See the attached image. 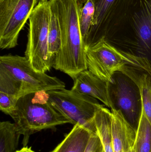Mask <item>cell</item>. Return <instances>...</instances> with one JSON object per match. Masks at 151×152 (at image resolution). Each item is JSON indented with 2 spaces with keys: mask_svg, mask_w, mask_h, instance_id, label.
I'll use <instances>...</instances> for the list:
<instances>
[{
  "mask_svg": "<svg viewBox=\"0 0 151 152\" xmlns=\"http://www.w3.org/2000/svg\"><path fill=\"white\" fill-rule=\"evenodd\" d=\"M82 1L83 6L80 14L79 25L82 42L86 49L94 19L95 8L92 0H82Z\"/></svg>",
  "mask_w": 151,
  "mask_h": 152,
  "instance_id": "18",
  "label": "cell"
},
{
  "mask_svg": "<svg viewBox=\"0 0 151 152\" xmlns=\"http://www.w3.org/2000/svg\"><path fill=\"white\" fill-rule=\"evenodd\" d=\"M49 1V0H40V1Z\"/></svg>",
  "mask_w": 151,
  "mask_h": 152,
  "instance_id": "24",
  "label": "cell"
},
{
  "mask_svg": "<svg viewBox=\"0 0 151 152\" xmlns=\"http://www.w3.org/2000/svg\"><path fill=\"white\" fill-rule=\"evenodd\" d=\"M38 0H0V48H15Z\"/></svg>",
  "mask_w": 151,
  "mask_h": 152,
  "instance_id": "9",
  "label": "cell"
},
{
  "mask_svg": "<svg viewBox=\"0 0 151 152\" xmlns=\"http://www.w3.org/2000/svg\"><path fill=\"white\" fill-rule=\"evenodd\" d=\"M45 92L31 93L20 97L16 109L10 115L18 132L23 136L24 147L27 146L29 137L35 133L60 125L72 124L48 102Z\"/></svg>",
  "mask_w": 151,
  "mask_h": 152,
  "instance_id": "4",
  "label": "cell"
},
{
  "mask_svg": "<svg viewBox=\"0 0 151 152\" xmlns=\"http://www.w3.org/2000/svg\"><path fill=\"white\" fill-rule=\"evenodd\" d=\"M92 1L95 14L87 48L103 37L106 39L114 32L124 19L134 0Z\"/></svg>",
  "mask_w": 151,
  "mask_h": 152,
  "instance_id": "10",
  "label": "cell"
},
{
  "mask_svg": "<svg viewBox=\"0 0 151 152\" xmlns=\"http://www.w3.org/2000/svg\"><path fill=\"white\" fill-rule=\"evenodd\" d=\"M105 40L114 46H129L130 53L151 65V0H134L124 19Z\"/></svg>",
  "mask_w": 151,
  "mask_h": 152,
  "instance_id": "3",
  "label": "cell"
},
{
  "mask_svg": "<svg viewBox=\"0 0 151 152\" xmlns=\"http://www.w3.org/2000/svg\"><path fill=\"white\" fill-rule=\"evenodd\" d=\"M134 148V152H151V124L143 109Z\"/></svg>",
  "mask_w": 151,
  "mask_h": 152,
  "instance_id": "17",
  "label": "cell"
},
{
  "mask_svg": "<svg viewBox=\"0 0 151 152\" xmlns=\"http://www.w3.org/2000/svg\"><path fill=\"white\" fill-rule=\"evenodd\" d=\"M50 8L57 16L61 31L60 50L53 67L72 78L87 69L86 49L82 42L79 19L82 0H49Z\"/></svg>",
  "mask_w": 151,
  "mask_h": 152,
  "instance_id": "1",
  "label": "cell"
},
{
  "mask_svg": "<svg viewBox=\"0 0 151 152\" xmlns=\"http://www.w3.org/2000/svg\"><path fill=\"white\" fill-rule=\"evenodd\" d=\"M18 99L0 92V110L2 112L10 115L16 109Z\"/></svg>",
  "mask_w": 151,
  "mask_h": 152,
  "instance_id": "20",
  "label": "cell"
},
{
  "mask_svg": "<svg viewBox=\"0 0 151 152\" xmlns=\"http://www.w3.org/2000/svg\"><path fill=\"white\" fill-rule=\"evenodd\" d=\"M65 84L56 77L37 72L25 56L0 57V92L19 99L40 91L63 89Z\"/></svg>",
  "mask_w": 151,
  "mask_h": 152,
  "instance_id": "2",
  "label": "cell"
},
{
  "mask_svg": "<svg viewBox=\"0 0 151 152\" xmlns=\"http://www.w3.org/2000/svg\"><path fill=\"white\" fill-rule=\"evenodd\" d=\"M20 134L14 123L2 121L0 123V152H15L18 146Z\"/></svg>",
  "mask_w": 151,
  "mask_h": 152,
  "instance_id": "16",
  "label": "cell"
},
{
  "mask_svg": "<svg viewBox=\"0 0 151 152\" xmlns=\"http://www.w3.org/2000/svg\"><path fill=\"white\" fill-rule=\"evenodd\" d=\"M112 111V135L113 152H128L133 148L136 131L126 121L121 113Z\"/></svg>",
  "mask_w": 151,
  "mask_h": 152,
  "instance_id": "12",
  "label": "cell"
},
{
  "mask_svg": "<svg viewBox=\"0 0 151 152\" xmlns=\"http://www.w3.org/2000/svg\"><path fill=\"white\" fill-rule=\"evenodd\" d=\"M101 152H105L104 151L103 149V150H102V151H101Z\"/></svg>",
  "mask_w": 151,
  "mask_h": 152,
  "instance_id": "25",
  "label": "cell"
},
{
  "mask_svg": "<svg viewBox=\"0 0 151 152\" xmlns=\"http://www.w3.org/2000/svg\"><path fill=\"white\" fill-rule=\"evenodd\" d=\"M121 72L130 77L140 88L143 110L151 124V75L132 66H127Z\"/></svg>",
  "mask_w": 151,
  "mask_h": 152,
  "instance_id": "14",
  "label": "cell"
},
{
  "mask_svg": "<svg viewBox=\"0 0 151 152\" xmlns=\"http://www.w3.org/2000/svg\"><path fill=\"white\" fill-rule=\"evenodd\" d=\"M15 152H35L31 149V147H28L27 146L23 147L20 150L17 151Z\"/></svg>",
  "mask_w": 151,
  "mask_h": 152,
  "instance_id": "22",
  "label": "cell"
},
{
  "mask_svg": "<svg viewBox=\"0 0 151 152\" xmlns=\"http://www.w3.org/2000/svg\"><path fill=\"white\" fill-rule=\"evenodd\" d=\"M92 134L84 127L76 124L51 152H85Z\"/></svg>",
  "mask_w": 151,
  "mask_h": 152,
  "instance_id": "13",
  "label": "cell"
},
{
  "mask_svg": "<svg viewBox=\"0 0 151 152\" xmlns=\"http://www.w3.org/2000/svg\"><path fill=\"white\" fill-rule=\"evenodd\" d=\"M73 80L72 89L94 97L111 109L109 82L99 78L88 69L82 71Z\"/></svg>",
  "mask_w": 151,
  "mask_h": 152,
  "instance_id": "11",
  "label": "cell"
},
{
  "mask_svg": "<svg viewBox=\"0 0 151 152\" xmlns=\"http://www.w3.org/2000/svg\"><path fill=\"white\" fill-rule=\"evenodd\" d=\"M88 70L101 79L109 82L116 72L132 66L151 75V65L146 58L124 51L110 43L104 37L86 49Z\"/></svg>",
  "mask_w": 151,
  "mask_h": 152,
  "instance_id": "5",
  "label": "cell"
},
{
  "mask_svg": "<svg viewBox=\"0 0 151 152\" xmlns=\"http://www.w3.org/2000/svg\"><path fill=\"white\" fill-rule=\"evenodd\" d=\"M50 10L49 27V53L51 59L54 61L56 55L58 53L61 47V31L57 16L51 8Z\"/></svg>",
  "mask_w": 151,
  "mask_h": 152,
  "instance_id": "19",
  "label": "cell"
},
{
  "mask_svg": "<svg viewBox=\"0 0 151 152\" xmlns=\"http://www.w3.org/2000/svg\"><path fill=\"white\" fill-rule=\"evenodd\" d=\"M128 152H134V147L133 148H131L130 150H129Z\"/></svg>",
  "mask_w": 151,
  "mask_h": 152,
  "instance_id": "23",
  "label": "cell"
},
{
  "mask_svg": "<svg viewBox=\"0 0 151 152\" xmlns=\"http://www.w3.org/2000/svg\"><path fill=\"white\" fill-rule=\"evenodd\" d=\"M97 134L105 152H113L112 135V111L102 106L95 117Z\"/></svg>",
  "mask_w": 151,
  "mask_h": 152,
  "instance_id": "15",
  "label": "cell"
},
{
  "mask_svg": "<svg viewBox=\"0 0 151 152\" xmlns=\"http://www.w3.org/2000/svg\"><path fill=\"white\" fill-rule=\"evenodd\" d=\"M49 1H40L29 18V28L25 56L37 72L46 73L53 67L54 61L49 53Z\"/></svg>",
  "mask_w": 151,
  "mask_h": 152,
  "instance_id": "6",
  "label": "cell"
},
{
  "mask_svg": "<svg viewBox=\"0 0 151 152\" xmlns=\"http://www.w3.org/2000/svg\"><path fill=\"white\" fill-rule=\"evenodd\" d=\"M103 149L101 141L98 135L92 134L85 152H101Z\"/></svg>",
  "mask_w": 151,
  "mask_h": 152,
  "instance_id": "21",
  "label": "cell"
},
{
  "mask_svg": "<svg viewBox=\"0 0 151 152\" xmlns=\"http://www.w3.org/2000/svg\"><path fill=\"white\" fill-rule=\"evenodd\" d=\"M109 91L111 110L120 113L137 131L143 109L139 86L130 77L119 71L113 75L109 82Z\"/></svg>",
  "mask_w": 151,
  "mask_h": 152,
  "instance_id": "8",
  "label": "cell"
},
{
  "mask_svg": "<svg viewBox=\"0 0 151 152\" xmlns=\"http://www.w3.org/2000/svg\"><path fill=\"white\" fill-rule=\"evenodd\" d=\"M48 102L72 125H81L97 134L95 117L103 105L97 99L73 89L65 88L46 91Z\"/></svg>",
  "mask_w": 151,
  "mask_h": 152,
  "instance_id": "7",
  "label": "cell"
}]
</instances>
